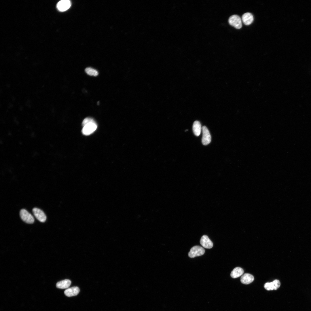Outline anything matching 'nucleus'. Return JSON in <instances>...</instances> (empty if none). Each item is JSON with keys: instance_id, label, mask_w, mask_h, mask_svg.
I'll return each instance as SVG.
<instances>
[{"instance_id": "obj_13", "label": "nucleus", "mask_w": 311, "mask_h": 311, "mask_svg": "<svg viewBox=\"0 0 311 311\" xmlns=\"http://www.w3.org/2000/svg\"><path fill=\"white\" fill-rule=\"evenodd\" d=\"M244 272L243 269L239 267H237L232 271L230 276L233 278H236L242 276Z\"/></svg>"}, {"instance_id": "obj_6", "label": "nucleus", "mask_w": 311, "mask_h": 311, "mask_svg": "<svg viewBox=\"0 0 311 311\" xmlns=\"http://www.w3.org/2000/svg\"><path fill=\"white\" fill-rule=\"evenodd\" d=\"M32 212L36 218L41 222H45L46 219V216L44 212L41 210L37 208H34Z\"/></svg>"}, {"instance_id": "obj_8", "label": "nucleus", "mask_w": 311, "mask_h": 311, "mask_svg": "<svg viewBox=\"0 0 311 311\" xmlns=\"http://www.w3.org/2000/svg\"><path fill=\"white\" fill-rule=\"evenodd\" d=\"M280 283L277 279H275L272 282H266L264 284V287L267 290H276L280 287Z\"/></svg>"}, {"instance_id": "obj_4", "label": "nucleus", "mask_w": 311, "mask_h": 311, "mask_svg": "<svg viewBox=\"0 0 311 311\" xmlns=\"http://www.w3.org/2000/svg\"><path fill=\"white\" fill-rule=\"evenodd\" d=\"M228 22L231 25L237 29H239L242 27L241 19L237 15H234L231 16L229 18Z\"/></svg>"}, {"instance_id": "obj_14", "label": "nucleus", "mask_w": 311, "mask_h": 311, "mask_svg": "<svg viewBox=\"0 0 311 311\" xmlns=\"http://www.w3.org/2000/svg\"><path fill=\"white\" fill-rule=\"evenodd\" d=\"M71 284V281L69 279H65L57 282L56 286L57 288L64 289L68 288Z\"/></svg>"}, {"instance_id": "obj_10", "label": "nucleus", "mask_w": 311, "mask_h": 311, "mask_svg": "<svg viewBox=\"0 0 311 311\" xmlns=\"http://www.w3.org/2000/svg\"><path fill=\"white\" fill-rule=\"evenodd\" d=\"M79 292V288L77 287H74L65 290L64 291V294L66 296L71 297L77 295Z\"/></svg>"}, {"instance_id": "obj_17", "label": "nucleus", "mask_w": 311, "mask_h": 311, "mask_svg": "<svg viewBox=\"0 0 311 311\" xmlns=\"http://www.w3.org/2000/svg\"><path fill=\"white\" fill-rule=\"evenodd\" d=\"M95 121L92 118L90 117H86L84 119L82 122V125L84 126L86 124L91 122Z\"/></svg>"}, {"instance_id": "obj_15", "label": "nucleus", "mask_w": 311, "mask_h": 311, "mask_svg": "<svg viewBox=\"0 0 311 311\" xmlns=\"http://www.w3.org/2000/svg\"><path fill=\"white\" fill-rule=\"evenodd\" d=\"M192 128L194 134L196 136H199L200 134L202 129L201 125L200 122L198 121H195L194 122Z\"/></svg>"}, {"instance_id": "obj_16", "label": "nucleus", "mask_w": 311, "mask_h": 311, "mask_svg": "<svg viewBox=\"0 0 311 311\" xmlns=\"http://www.w3.org/2000/svg\"><path fill=\"white\" fill-rule=\"evenodd\" d=\"M85 71L88 75L90 76H96L98 74V72L96 70L91 67L86 68Z\"/></svg>"}, {"instance_id": "obj_3", "label": "nucleus", "mask_w": 311, "mask_h": 311, "mask_svg": "<svg viewBox=\"0 0 311 311\" xmlns=\"http://www.w3.org/2000/svg\"><path fill=\"white\" fill-rule=\"evenodd\" d=\"M205 253V250L202 247L196 246L192 247L188 253V256L190 258L202 255Z\"/></svg>"}, {"instance_id": "obj_7", "label": "nucleus", "mask_w": 311, "mask_h": 311, "mask_svg": "<svg viewBox=\"0 0 311 311\" xmlns=\"http://www.w3.org/2000/svg\"><path fill=\"white\" fill-rule=\"evenodd\" d=\"M71 3L69 0H62L58 2L57 5L58 9L60 11L64 12L68 10L71 7Z\"/></svg>"}, {"instance_id": "obj_5", "label": "nucleus", "mask_w": 311, "mask_h": 311, "mask_svg": "<svg viewBox=\"0 0 311 311\" xmlns=\"http://www.w3.org/2000/svg\"><path fill=\"white\" fill-rule=\"evenodd\" d=\"M202 142L204 145L209 144L211 141V136L209 131L207 127L204 126L202 127Z\"/></svg>"}, {"instance_id": "obj_2", "label": "nucleus", "mask_w": 311, "mask_h": 311, "mask_svg": "<svg viewBox=\"0 0 311 311\" xmlns=\"http://www.w3.org/2000/svg\"><path fill=\"white\" fill-rule=\"evenodd\" d=\"M21 219L25 222L29 224L33 223L34 219L32 215L25 209H22L20 212Z\"/></svg>"}, {"instance_id": "obj_12", "label": "nucleus", "mask_w": 311, "mask_h": 311, "mask_svg": "<svg viewBox=\"0 0 311 311\" xmlns=\"http://www.w3.org/2000/svg\"><path fill=\"white\" fill-rule=\"evenodd\" d=\"M253 17L252 14L249 12L244 14L242 16V20L243 23L246 25H249L251 24L253 20Z\"/></svg>"}, {"instance_id": "obj_11", "label": "nucleus", "mask_w": 311, "mask_h": 311, "mask_svg": "<svg viewBox=\"0 0 311 311\" xmlns=\"http://www.w3.org/2000/svg\"><path fill=\"white\" fill-rule=\"evenodd\" d=\"M253 276L250 274L245 273L243 274L240 278L241 282L244 284H249L251 283L254 280Z\"/></svg>"}, {"instance_id": "obj_1", "label": "nucleus", "mask_w": 311, "mask_h": 311, "mask_svg": "<svg viewBox=\"0 0 311 311\" xmlns=\"http://www.w3.org/2000/svg\"><path fill=\"white\" fill-rule=\"evenodd\" d=\"M82 130V134L89 135L93 133L96 129L97 125L95 121L88 123L84 126Z\"/></svg>"}, {"instance_id": "obj_9", "label": "nucleus", "mask_w": 311, "mask_h": 311, "mask_svg": "<svg viewBox=\"0 0 311 311\" xmlns=\"http://www.w3.org/2000/svg\"><path fill=\"white\" fill-rule=\"evenodd\" d=\"M200 242L203 247L206 249H211L213 246V242L206 235H203L201 237Z\"/></svg>"}]
</instances>
